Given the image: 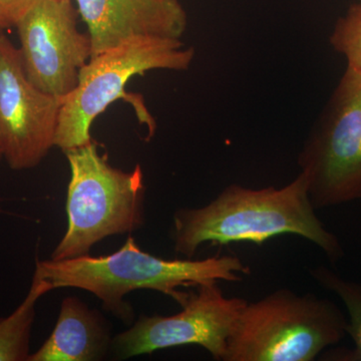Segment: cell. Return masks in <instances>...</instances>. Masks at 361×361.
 Instances as JSON below:
<instances>
[{"label":"cell","mask_w":361,"mask_h":361,"mask_svg":"<svg viewBox=\"0 0 361 361\" xmlns=\"http://www.w3.org/2000/svg\"><path fill=\"white\" fill-rule=\"evenodd\" d=\"M315 210L361 201V73L348 66L298 156Z\"/></svg>","instance_id":"obj_6"},{"label":"cell","mask_w":361,"mask_h":361,"mask_svg":"<svg viewBox=\"0 0 361 361\" xmlns=\"http://www.w3.org/2000/svg\"><path fill=\"white\" fill-rule=\"evenodd\" d=\"M110 344V330L101 314L78 297H66L51 336L28 361L99 360Z\"/></svg>","instance_id":"obj_11"},{"label":"cell","mask_w":361,"mask_h":361,"mask_svg":"<svg viewBox=\"0 0 361 361\" xmlns=\"http://www.w3.org/2000/svg\"><path fill=\"white\" fill-rule=\"evenodd\" d=\"M92 58L139 37L180 39L187 13L178 0H75Z\"/></svg>","instance_id":"obj_10"},{"label":"cell","mask_w":361,"mask_h":361,"mask_svg":"<svg viewBox=\"0 0 361 361\" xmlns=\"http://www.w3.org/2000/svg\"><path fill=\"white\" fill-rule=\"evenodd\" d=\"M47 280L33 275L30 291L18 308L7 317H0V361H28L35 305L54 290Z\"/></svg>","instance_id":"obj_12"},{"label":"cell","mask_w":361,"mask_h":361,"mask_svg":"<svg viewBox=\"0 0 361 361\" xmlns=\"http://www.w3.org/2000/svg\"><path fill=\"white\" fill-rule=\"evenodd\" d=\"M61 106L28 80L20 51L0 33V142L13 170L37 167L56 147Z\"/></svg>","instance_id":"obj_9"},{"label":"cell","mask_w":361,"mask_h":361,"mask_svg":"<svg viewBox=\"0 0 361 361\" xmlns=\"http://www.w3.org/2000/svg\"><path fill=\"white\" fill-rule=\"evenodd\" d=\"M348 319L336 303L312 293L278 289L247 302L223 361H312L339 343Z\"/></svg>","instance_id":"obj_4"},{"label":"cell","mask_w":361,"mask_h":361,"mask_svg":"<svg viewBox=\"0 0 361 361\" xmlns=\"http://www.w3.org/2000/svg\"><path fill=\"white\" fill-rule=\"evenodd\" d=\"M310 272L320 286L334 292L341 299L348 312L346 334L353 339L355 349L336 351L330 360L361 361V284L344 279L324 265L312 268Z\"/></svg>","instance_id":"obj_13"},{"label":"cell","mask_w":361,"mask_h":361,"mask_svg":"<svg viewBox=\"0 0 361 361\" xmlns=\"http://www.w3.org/2000/svg\"><path fill=\"white\" fill-rule=\"evenodd\" d=\"M284 234L308 240L331 263L344 256L338 237L316 215L307 178L301 172L282 188L230 185L208 205L180 209L173 217L174 249L186 258H193L205 243L226 246L250 242L260 246Z\"/></svg>","instance_id":"obj_1"},{"label":"cell","mask_w":361,"mask_h":361,"mask_svg":"<svg viewBox=\"0 0 361 361\" xmlns=\"http://www.w3.org/2000/svg\"><path fill=\"white\" fill-rule=\"evenodd\" d=\"M248 265L236 256H213L203 260L156 257L127 239L120 250L92 257L90 254L66 260L37 261L35 276L51 282L54 289L78 288L94 294L123 322L130 323L134 311L123 298L130 292L149 289L170 296L182 305L188 292L211 282H240L250 274Z\"/></svg>","instance_id":"obj_2"},{"label":"cell","mask_w":361,"mask_h":361,"mask_svg":"<svg viewBox=\"0 0 361 361\" xmlns=\"http://www.w3.org/2000/svg\"><path fill=\"white\" fill-rule=\"evenodd\" d=\"M330 44L345 56L348 66L361 73V1L349 7L345 16L337 20Z\"/></svg>","instance_id":"obj_14"},{"label":"cell","mask_w":361,"mask_h":361,"mask_svg":"<svg viewBox=\"0 0 361 361\" xmlns=\"http://www.w3.org/2000/svg\"><path fill=\"white\" fill-rule=\"evenodd\" d=\"M1 202H2V199H1V198H0V213H1V212H2Z\"/></svg>","instance_id":"obj_17"},{"label":"cell","mask_w":361,"mask_h":361,"mask_svg":"<svg viewBox=\"0 0 361 361\" xmlns=\"http://www.w3.org/2000/svg\"><path fill=\"white\" fill-rule=\"evenodd\" d=\"M188 292L177 314L142 315L130 329L118 334L111 348L118 358L151 355L180 345L201 346L215 360H224L228 341L248 301L226 297L217 282Z\"/></svg>","instance_id":"obj_7"},{"label":"cell","mask_w":361,"mask_h":361,"mask_svg":"<svg viewBox=\"0 0 361 361\" xmlns=\"http://www.w3.org/2000/svg\"><path fill=\"white\" fill-rule=\"evenodd\" d=\"M37 0H0V25L2 28L16 26L18 20Z\"/></svg>","instance_id":"obj_15"},{"label":"cell","mask_w":361,"mask_h":361,"mask_svg":"<svg viewBox=\"0 0 361 361\" xmlns=\"http://www.w3.org/2000/svg\"><path fill=\"white\" fill-rule=\"evenodd\" d=\"M77 18L71 0H37L14 26L28 80L59 99L75 90L92 59L89 35L78 30Z\"/></svg>","instance_id":"obj_8"},{"label":"cell","mask_w":361,"mask_h":361,"mask_svg":"<svg viewBox=\"0 0 361 361\" xmlns=\"http://www.w3.org/2000/svg\"><path fill=\"white\" fill-rule=\"evenodd\" d=\"M4 32V28H2V26L0 25V33Z\"/></svg>","instance_id":"obj_18"},{"label":"cell","mask_w":361,"mask_h":361,"mask_svg":"<svg viewBox=\"0 0 361 361\" xmlns=\"http://www.w3.org/2000/svg\"><path fill=\"white\" fill-rule=\"evenodd\" d=\"M4 159V151H2L1 142H0V161Z\"/></svg>","instance_id":"obj_16"},{"label":"cell","mask_w":361,"mask_h":361,"mask_svg":"<svg viewBox=\"0 0 361 361\" xmlns=\"http://www.w3.org/2000/svg\"><path fill=\"white\" fill-rule=\"evenodd\" d=\"M195 56L180 39L139 37L92 56L77 87L61 99L56 147L63 152L92 141L90 127L118 99L130 78L154 70L186 71Z\"/></svg>","instance_id":"obj_5"},{"label":"cell","mask_w":361,"mask_h":361,"mask_svg":"<svg viewBox=\"0 0 361 361\" xmlns=\"http://www.w3.org/2000/svg\"><path fill=\"white\" fill-rule=\"evenodd\" d=\"M65 154L71 170L68 229L52 252V260L87 255L102 240L130 234L145 223L146 186L141 166L130 172L113 167L92 141Z\"/></svg>","instance_id":"obj_3"}]
</instances>
